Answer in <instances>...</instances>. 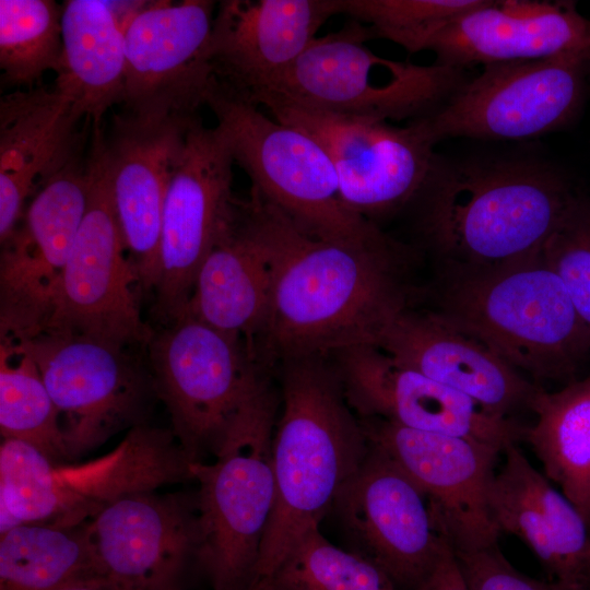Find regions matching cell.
<instances>
[{
    "label": "cell",
    "mask_w": 590,
    "mask_h": 590,
    "mask_svg": "<svg viewBox=\"0 0 590 590\" xmlns=\"http://www.w3.org/2000/svg\"><path fill=\"white\" fill-rule=\"evenodd\" d=\"M335 14L338 0L220 1L211 35L213 76L249 97L281 76Z\"/></svg>",
    "instance_id": "obj_22"
},
{
    "label": "cell",
    "mask_w": 590,
    "mask_h": 590,
    "mask_svg": "<svg viewBox=\"0 0 590 590\" xmlns=\"http://www.w3.org/2000/svg\"><path fill=\"white\" fill-rule=\"evenodd\" d=\"M86 524L105 575L138 590H176V578L197 548L196 508L179 495L127 494Z\"/></svg>",
    "instance_id": "obj_20"
},
{
    "label": "cell",
    "mask_w": 590,
    "mask_h": 590,
    "mask_svg": "<svg viewBox=\"0 0 590 590\" xmlns=\"http://www.w3.org/2000/svg\"><path fill=\"white\" fill-rule=\"evenodd\" d=\"M590 54L486 64L433 113L414 119L435 145L447 138L517 140L567 122L583 94Z\"/></svg>",
    "instance_id": "obj_13"
},
{
    "label": "cell",
    "mask_w": 590,
    "mask_h": 590,
    "mask_svg": "<svg viewBox=\"0 0 590 590\" xmlns=\"http://www.w3.org/2000/svg\"><path fill=\"white\" fill-rule=\"evenodd\" d=\"M15 343L35 361L59 413L69 462L144 424L156 391L129 346L49 330Z\"/></svg>",
    "instance_id": "obj_11"
},
{
    "label": "cell",
    "mask_w": 590,
    "mask_h": 590,
    "mask_svg": "<svg viewBox=\"0 0 590 590\" xmlns=\"http://www.w3.org/2000/svg\"><path fill=\"white\" fill-rule=\"evenodd\" d=\"M370 38L368 26L351 20L338 32L316 37L281 76L247 98L268 94L387 121L422 118L463 84L461 68L386 59L366 46Z\"/></svg>",
    "instance_id": "obj_8"
},
{
    "label": "cell",
    "mask_w": 590,
    "mask_h": 590,
    "mask_svg": "<svg viewBox=\"0 0 590 590\" xmlns=\"http://www.w3.org/2000/svg\"><path fill=\"white\" fill-rule=\"evenodd\" d=\"M250 101L311 135L331 160L346 208L373 223L418 198L437 165L434 144L414 121L401 128L268 94Z\"/></svg>",
    "instance_id": "obj_12"
},
{
    "label": "cell",
    "mask_w": 590,
    "mask_h": 590,
    "mask_svg": "<svg viewBox=\"0 0 590 590\" xmlns=\"http://www.w3.org/2000/svg\"><path fill=\"white\" fill-rule=\"evenodd\" d=\"M375 346L399 365L469 397L502 417L512 418L516 411L530 409L540 389L437 311L405 307Z\"/></svg>",
    "instance_id": "obj_21"
},
{
    "label": "cell",
    "mask_w": 590,
    "mask_h": 590,
    "mask_svg": "<svg viewBox=\"0 0 590 590\" xmlns=\"http://www.w3.org/2000/svg\"><path fill=\"white\" fill-rule=\"evenodd\" d=\"M333 507L356 552L382 569L399 590H416L448 546L421 487L370 444Z\"/></svg>",
    "instance_id": "obj_17"
},
{
    "label": "cell",
    "mask_w": 590,
    "mask_h": 590,
    "mask_svg": "<svg viewBox=\"0 0 590 590\" xmlns=\"http://www.w3.org/2000/svg\"><path fill=\"white\" fill-rule=\"evenodd\" d=\"M197 116L143 118L123 111L114 117L109 138L104 135L116 216L143 292L155 291L158 283L166 193Z\"/></svg>",
    "instance_id": "obj_19"
},
{
    "label": "cell",
    "mask_w": 590,
    "mask_h": 590,
    "mask_svg": "<svg viewBox=\"0 0 590 590\" xmlns=\"http://www.w3.org/2000/svg\"><path fill=\"white\" fill-rule=\"evenodd\" d=\"M278 402L266 377L223 433L214 461L190 462L197 480L194 556L212 590H249L275 497L272 440Z\"/></svg>",
    "instance_id": "obj_6"
},
{
    "label": "cell",
    "mask_w": 590,
    "mask_h": 590,
    "mask_svg": "<svg viewBox=\"0 0 590 590\" xmlns=\"http://www.w3.org/2000/svg\"><path fill=\"white\" fill-rule=\"evenodd\" d=\"M420 197L424 233L456 270L541 256L577 200L555 170L524 161L437 162Z\"/></svg>",
    "instance_id": "obj_3"
},
{
    "label": "cell",
    "mask_w": 590,
    "mask_h": 590,
    "mask_svg": "<svg viewBox=\"0 0 590 590\" xmlns=\"http://www.w3.org/2000/svg\"><path fill=\"white\" fill-rule=\"evenodd\" d=\"M61 12L62 70L56 85L99 127L106 111L122 103L126 80L123 25L111 2L67 0Z\"/></svg>",
    "instance_id": "obj_27"
},
{
    "label": "cell",
    "mask_w": 590,
    "mask_h": 590,
    "mask_svg": "<svg viewBox=\"0 0 590 590\" xmlns=\"http://www.w3.org/2000/svg\"><path fill=\"white\" fill-rule=\"evenodd\" d=\"M191 460L172 429H128L108 453L57 462L31 444L0 445V534L26 522L74 527L120 496L191 480Z\"/></svg>",
    "instance_id": "obj_4"
},
{
    "label": "cell",
    "mask_w": 590,
    "mask_h": 590,
    "mask_svg": "<svg viewBox=\"0 0 590 590\" xmlns=\"http://www.w3.org/2000/svg\"><path fill=\"white\" fill-rule=\"evenodd\" d=\"M251 191L298 229L323 239H354L379 231L344 204L335 169L307 132L268 116L259 105L214 76L205 95Z\"/></svg>",
    "instance_id": "obj_7"
},
{
    "label": "cell",
    "mask_w": 590,
    "mask_h": 590,
    "mask_svg": "<svg viewBox=\"0 0 590 590\" xmlns=\"http://www.w3.org/2000/svg\"><path fill=\"white\" fill-rule=\"evenodd\" d=\"M488 491L492 519L500 533L520 539L538 557L548 580L590 590V528L577 508L527 459L517 444Z\"/></svg>",
    "instance_id": "obj_23"
},
{
    "label": "cell",
    "mask_w": 590,
    "mask_h": 590,
    "mask_svg": "<svg viewBox=\"0 0 590 590\" xmlns=\"http://www.w3.org/2000/svg\"><path fill=\"white\" fill-rule=\"evenodd\" d=\"M428 50L437 63L458 68L590 54V20L570 4L485 1L442 30Z\"/></svg>",
    "instance_id": "obj_24"
},
{
    "label": "cell",
    "mask_w": 590,
    "mask_h": 590,
    "mask_svg": "<svg viewBox=\"0 0 590 590\" xmlns=\"http://www.w3.org/2000/svg\"><path fill=\"white\" fill-rule=\"evenodd\" d=\"M57 590H138L118 582L108 576H96L67 585ZM177 590V589H176Z\"/></svg>",
    "instance_id": "obj_38"
},
{
    "label": "cell",
    "mask_w": 590,
    "mask_h": 590,
    "mask_svg": "<svg viewBox=\"0 0 590 590\" xmlns=\"http://www.w3.org/2000/svg\"><path fill=\"white\" fill-rule=\"evenodd\" d=\"M106 576L86 522H26L0 534V590H57Z\"/></svg>",
    "instance_id": "obj_30"
},
{
    "label": "cell",
    "mask_w": 590,
    "mask_h": 590,
    "mask_svg": "<svg viewBox=\"0 0 590 590\" xmlns=\"http://www.w3.org/2000/svg\"><path fill=\"white\" fill-rule=\"evenodd\" d=\"M530 410L536 420L523 440L590 528V376L555 392L540 388Z\"/></svg>",
    "instance_id": "obj_29"
},
{
    "label": "cell",
    "mask_w": 590,
    "mask_h": 590,
    "mask_svg": "<svg viewBox=\"0 0 590 590\" xmlns=\"http://www.w3.org/2000/svg\"><path fill=\"white\" fill-rule=\"evenodd\" d=\"M86 170V212L43 331L69 332L121 346L146 347L154 331L141 317L140 295L143 291L128 259L116 216L101 128L94 129Z\"/></svg>",
    "instance_id": "obj_9"
},
{
    "label": "cell",
    "mask_w": 590,
    "mask_h": 590,
    "mask_svg": "<svg viewBox=\"0 0 590 590\" xmlns=\"http://www.w3.org/2000/svg\"><path fill=\"white\" fill-rule=\"evenodd\" d=\"M270 248L247 201L202 263L185 312L252 342L263 327L272 287Z\"/></svg>",
    "instance_id": "obj_26"
},
{
    "label": "cell",
    "mask_w": 590,
    "mask_h": 590,
    "mask_svg": "<svg viewBox=\"0 0 590 590\" xmlns=\"http://www.w3.org/2000/svg\"><path fill=\"white\" fill-rule=\"evenodd\" d=\"M234 164L221 129L194 117L164 204L155 288V314L163 324L185 314L202 263L236 215Z\"/></svg>",
    "instance_id": "obj_14"
},
{
    "label": "cell",
    "mask_w": 590,
    "mask_h": 590,
    "mask_svg": "<svg viewBox=\"0 0 590 590\" xmlns=\"http://www.w3.org/2000/svg\"><path fill=\"white\" fill-rule=\"evenodd\" d=\"M590 333V208L576 200L542 251Z\"/></svg>",
    "instance_id": "obj_35"
},
{
    "label": "cell",
    "mask_w": 590,
    "mask_h": 590,
    "mask_svg": "<svg viewBox=\"0 0 590 590\" xmlns=\"http://www.w3.org/2000/svg\"><path fill=\"white\" fill-rule=\"evenodd\" d=\"M486 0H338L339 14L369 27L409 52L428 50L433 39L453 21Z\"/></svg>",
    "instance_id": "obj_34"
},
{
    "label": "cell",
    "mask_w": 590,
    "mask_h": 590,
    "mask_svg": "<svg viewBox=\"0 0 590 590\" xmlns=\"http://www.w3.org/2000/svg\"><path fill=\"white\" fill-rule=\"evenodd\" d=\"M456 271L436 311L519 373L560 378L590 347V333L542 255L499 268Z\"/></svg>",
    "instance_id": "obj_5"
},
{
    "label": "cell",
    "mask_w": 590,
    "mask_h": 590,
    "mask_svg": "<svg viewBox=\"0 0 590 590\" xmlns=\"http://www.w3.org/2000/svg\"><path fill=\"white\" fill-rule=\"evenodd\" d=\"M83 114L75 97L55 84L0 101V239L15 231L25 200L74 155Z\"/></svg>",
    "instance_id": "obj_25"
},
{
    "label": "cell",
    "mask_w": 590,
    "mask_h": 590,
    "mask_svg": "<svg viewBox=\"0 0 590 590\" xmlns=\"http://www.w3.org/2000/svg\"><path fill=\"white\" fill-rule=\"evenodd\" d=\"M247 202L273 267L268 314L252 342L258 364L376 345L409 306L394 244L380 229L354 239L312 237L258 193L250 190Z\"/></svg>",
    "instance_id": "obj_1"
},
{
    "label": "cell",
    "mask_w": 590,
    "mask_h": 590,
    "mask_svg": "<svg viewBox=\"0 0 590 590\" xmlns=\"http://www.w3.org/2000/svg\"><path fill=\"white\" fill-rule=\"evenodd\" d=\"M210 0L155 2L123 23L127 113L143 118L193 117L213 78Z\"/></svg>",
    "instance_id": "obj_15"
},
{
    "label": "cell",
    "mask_w": 590,
    "mask_h": 590,
    "mask_svg": "<svg viewBox=\"0 0 590 590\" xmlns=\"http://www.w3.org/2000/svg\"><path fill=\"white\" fill-rule=\"evenodd\" d=\"M453 553L470 590H571L520 573L505 558L498 545Z\"/></svg>",
    "instance_id": "obj_36"
},
{
    "label": "cell",
    "mask_w": 590,
    "mask_h": 590,
    "mask_svg": "<svg viewBox=\"0 0 590 590\" xmlns=\"http://www.w3.org/2000/svg\"><path fill=\"white\" fill-rule=\"evenodd\" d=\"M250 590H278V589H275L270 582L263 581L256 585Z\"/></svg>",
    "instance_id": "obj_39"
},
{
    "label": "cell",
    "mask_w": 590,
    "mask_h": 590,
    "mask_svg": "<svg viewBox=\"0 0 590 590\" xmlns=\"http://www.w3.org/2000/svg\"><path fill=\"white\" fill-rule=\"evenodd\" d=\"M267 581L278 590H399L371 560L330 543L319 526L297 540Z\"/></svg>",
    "instance_id": "obj_33"
},
{
    "label": "cell",
    "mask_w": 590,
    "mask_h": 590,
    "mask_svg": "<svg viewBox=\"0 0 590 590\" xmlns=\"http://www.w3.org/2000/svg\"><path fill=\"white\" fill-rule=\"evenodd\" d=\"M146 345L156 396L191 460L215 450L231 420L263 379L246 339L185 312Z\"/></svg>",
    "instance_id": "obj_10"
},
{
    "label": "cell",
    "mask_w": 590,
    "mask_h": 590,
    "mask_svg": "<svg viewBox=\"0 0 590 590\" xmlns=\"http://www.w3.org/2000/svg\"><path fill=\"white\" fill-rule=\"evenodd\" d=\"M346 400L359 417L504 449L523 440L526 427L483 409L469 397L403 367L375 345L329 355Z\"/></svg>",
    "instance_id": "obj_18"
},
{
    "label": "cell",
    "mask_w": 590,
    "mask_h": 590,
    "mask_svg": "<svg viewBox=\"0 0 590 590\" xmlns=\"http://www.w3.org/2000/svg\"><path fill=\"white\" fill-rule=\"evenodd\" d=\"M416 590H470L449 544L432 574Z\"/></svg>",
    "instance_id": "obj_37"
},
{
    "label": "cell",
    "mask_w": 590,
    "mask_h": 590,
    "mask_svg": "<svg viewBox=\"0 0 590 590\" xmlns=\"http://www.w3.org/2000/svg\"><path fill=\"white\" fill-rule=\"evenodd\" d=\"M0 433L31 444L49 459L69 462L59 413L39 369L15 342L0 344Z\"/></svg>",
    "instance_id": "obj_31"
},
{
    "label": "cell",
    "mask_w": 590,
    "mask_h": 590,
    "mask_svg": "<svg viewBox=\"0 0 590 590\" xmlns=\"http://www.w3.org/2000/svg\"><path fill=\"white\" fill-rule=\"evenodd\" d=\"M61 12L52 0H0V69L5 83L31 87L45 72H61Z\"/></svg>",
    "instance_id": "obj_32"
},
{
    "label": "cell",
    "mask_w": 590,
    "mask_h": 590,
    "mask_svg": "<svg viewBox=\"0 0 590 590\" xmlns=\"http://www.w3.org/2000/svg\"><path fill=\"white\" fill-rule=\"evenodd\" d=\"M88 176L74 157L46 179L11 244L14 275L37 292L55 291L86 212Z\"/></svg>",
    "instance_id": "obj_28"
},
{
    "label": "cell",
    "mask_w": 590,
    "mask_h": 590,
    "mask_svg": "<svg viewBox=\"0 0 590 590\" xmlns=\"http://www.w3.org/2000/svg\"><path fill=\"white\" fill-rule=\"evenodd\" d=\"M358 418L368 442L424 492L436 530L453 552L498 545L500 532L489 512L488 491L502 449L381 418Z\"/></svg>",
    "instance_id": "obj_16"
},
{
    "label": "cell",
    "mask_w": 590,
    "mask_h": 590,
    "mask_svg": "<svg viewBox=\"0 0 590 590\" xmlns=\"http://www.w3.org/2000/svg\"><path fill=\"white\" fill-rule=\"evenodd\" d=\"M278 365L282 411L272 440L275 497L250 589L271 579L297 540L319 526L369 448L330 356Z\"/></svg>",
    "instance_id": "obj_2"
}]
</instances>
